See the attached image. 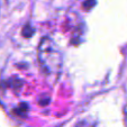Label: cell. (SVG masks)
<instances>
[{
  "instance_id": "cell-1",
  "label": "cell",
  "mask_w": 127,
  "mask_h": 127,
  "mask_svg": "<svg viewBox=\"0 0 127 127\" xmlns=\"http://www.w3.org/2000/svg\"><path fill=\"white\" fill-rule=\"evenodd\" d=\"M37 56L39 65L45 73L51 75L60 73L62 69L63 56L61 51L50 37H44L39 42Z\"/></svg>"
},
{
  "instance_id": "cell-2",
  "label": "cell",
  "mask_w": 127,
  "mask_h": 127,
  "mask_svg": "<svg viewBox=\"0 0 127 127\" xmlns=\"http://www.w3.org/2000/svg\"><path fill=\"white\" fill-rule=\"evenodd\" d=\"M75 127H95V125L91 124L89 120H82V122H80Z\"/></svg>"
}]
</instances>
